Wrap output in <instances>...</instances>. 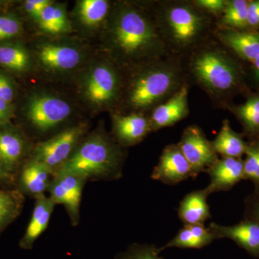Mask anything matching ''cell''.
I'll list each match as a JSON object with an SVG mask.
<instances>
[{
    "instance_id": "cell-1",
    "label": "cell",
    "mask_w": 259,
    "mask_h": 259,
    "mask_svg": "<svg viewBox=\"0 0 259 259\" xmlns=\"http://www.w3.org/2000/svg\"><path fill=\"white\" fill-rule=\"evenodd\" d=\"M111 42L119 56L126 61L158 59L166 49L159 27L145 13L131 7L121 8L115 15Z\"/></svg>"
},
{
    "instance_id": "cell-2",
    "label": "cell",
    "mask_w": 259,
    "mask_h": 259,
    "mask_svg": "<svg viewBox=\"0 0 259 259\" xmlns=\"http://www.w3.org/2000/svg\"><path fill=\"white\" fill-rule=\"evenodd\" d=\"M121 154L118 148L103 136L89 138L76 148L56 173L69 174L85 181L118 177Z\"/></svg>"
},
{
    "instance_id": "cell-3",
    "label": "cell",
    "mask_w": 259,
    "mask_h": 259,
    "mask_svg": "<svg viewBox=\"0 0 259 259\" xmlns=\"http://www.w3.org/2000/svg\"><path fill=\"white\" fill-rule=\"evenodd\" d=\"M180 71L173 63H155L138 75L130 88L128 103L146 110L169 98L180 89Z\"/></svg>"
},
{
    "instance_id": "cell-4",
    "label": "cell",
    "mask_w": 259,
    "mask_h": 259,
    "mask_svg": "<svg viewBox=\"0 0 259 259\" xmlns=\"http://www.w3.org/2000/svg\"><path fill=\"white\" fill-rule=\"evenodd\" d=\"M158 27L166 44L185 49L202 38L208 28V19L195 5L175 3L162 12Z\"/></svg>"
},
{
    "instance_id": "cell-5",
    "label": "cell",
    "mask_w": 259,
    "mask_h": 259,
    "mask_svg": "<svg viewBox=\"0 0 259 259\" xmlns=\"http://www.w3.org/2000/svg\"><path fill=\"white\" fill-rule=\"evenodd\" d=\"M192 69L199 82L212 93H232L243 88L241 66L223 51L207 49L199 53Z\"/></svg>"
},
{
    "instance_id": "cell-6",
    "label": "cell",
    "mask_w": 259,
    "mask_h": 259,
    "mask_svg": "<svg viewBox=\"0 0 259 259\" xmlns=\"http://www.w3.org/2000/svg\"><path fill=\"white\" fill-rule=\"evenodd\" d=\"M84 130L83 126H76L40 143L34 150L32 160L48 167L55 176L72 154Z\"/></svg>"
},
{
    "instance_id": "cell-7",
    "label": "cell",
    "mask_w": 259,
    "mask_h": 259,
    "mask_svg": "<svg viewBox=\"0 0 259 259\" xmlns=\"http://www.w3.org/2000/svg\"><path fill=\"white\" fill-rule=\"evenodd\" d=\"M26 112L32 125L45 132L66 120L71 108L68 102L59 97L37 95L29 100Z\"/></svg>"
},
{
    "instance_id": "cell-8",
    "label": "cell",
    "mask_w": 259,
    "mask_h": 259,
    "mask_svg": "<svg viewBox=\"0 0 259 259\" xmlns=\"http://www.w3.org/2000/svg\"><path fill=\"white\" fill-rule=\"evenodd\" d=\"M177 145L192 167L194 178L218 160L210 141L206 139L202 130L197 126L187 127Z\"/></svg>"
},
{
    "instance_id": "cell-9",
    "label": "cell",
    "mask_w": 259,
    "mask_h": 259,
    "mask_svg": "<svg viewBox=\"0 0 259 259\" xmlns=\"http://www.w3.org/2000/svg\"><path fill=\"white\" fill-rule=\"evenodd\" d=\"M85 181L81 177L59 173L49 186L51 198L56 204L64 205L73 224L79 223L80 204Z\"/></svg>"
},
{
    "instance_id": "cell-10",
    "label": "cell",
    "mask_w": 259,
    "mask_h": 259,
    "mask_svg": "<svg viewBox=\"0 0 259 259\" xmlns=\"http://www.w3.org/2000/svg\"><path fill=\"white\" fill-rule=\"evenodd\" d=\"M194 178L190 163L177 144L166 146L163 150L157 166L151 175L153 180L168 185H175L187 179Z\"/></svg>"
},
{
    "instance_id": "cell-11",
    "label": "cell",
    "mask_w": 259,
    "mask_h": 259,
    "mask_svg": "<svg viewBox=\"0 0 259 259\" xmlns=\"http://www.w3.org/2000/svg\"><path fill=\"white\" fill-rule=\"evenodd\" d=\"M119 90V78L115 70L107 64L96 66L85 84L87 97L93 103L105 105L115 100Z\"/></svg>"
},
{
    "instance_id": "cell-12",
    "label": "cell",
    "mask_w": 259,
    "mask_h": 259,
    "mask_svg": "<svg viewBox=\"0 0 259 259\" xmlns=\"http://www.w3.org/2000/svg\"><path fill=\"white\" fill-rule=\"evenodd\" d=\"M209 230L217 239L228 238L259 259V223L244 219L234 226H226L212 223Z\"/></svg>"
},
{
    "instance_id": "cell-13",
    "label": "cell",
    "mask_w": 259,
    "mask_h": 259,
    "mask_svg": "<svg viewBox=\"0 0 259 259\" xmlns=\"http://www.w3.org/2000/svg\"><path fill=\"white\" fill-rule=\"evenodd\" d=\"M188 88L181 87L166 102L155 107L149 121L152 131L169 127L188 115Z\"/></svg>"
},
{
    "instance_id": "cell-14",
    "label": "cell",
    "mask_w": 259,
    "mask_h": 259,
    "mask_svg": "<svg viewBox=\"0 0 259 259\" xmlns=\"http://www.w3.org/2000/svg\"><path fill=\"white\" fill-rule=\"evenodd\" d=\"M210 177V183L206 187L207 194L228 191L244 180L243 160L234 158H223L206 169Z\"/></svg>"
},
{
    "instance_id": "cell-15",
    "label": "cell",
    "mask_w": 259,
    "mask_h": 259,
    "mask_svg": "<svg viewBox=\"0 0 259 259\" xmlns=\"http://www.w3.org/2000/svg\"><path fill=\"white\" fill-rule=\"evenodd\" d=\"M221 41L237 56L250 64L259 56V32L222 28L218 32Z\"/></svg>"
},
{
    "instance_id": "cell-16",
    "label": "cell",
    "mask_w": 259,
    "mask_h": 259,
    "mask_svg": "<svg viewBox=\"0 0 259 259\" xmlns=\"http://www.w3.org/2000/svg\"><path fill=\"white\" fill-rule=\"evenodd\" d=\"M54 175L40 162L31 160L24 165L19 176V189L22 193L36 198L49 190Z\"/></svg>"
},
{
    "instance_id": "cell-17",
    "label": "cell",
    "mask_w": 259,
    "mask_h": 259,
    "mask_svg": "<svg viewBox=\"0 0 259 259\" xmlns=\"http://www.w3.org/2000/svg\"><path fill=\"white\" fill-rule=\"evenodd\" d=\"M56 204L51 197H47L45 194L35 198L31 219L25 234L20 240V248L25 250L31 249L38 237L47 230Z\"/></svg>"
},
{
    "instance_id": "cell-18",
    "label": "cell",
    "mask_w": 259,
    "mask_h": 259,
    "mask_svg": "<svg viewBox=\"0 0 259 259\" xmlns=\"http://www.w3.org/2000/svg\"><path fill=\"white\" fill-rule=\"evenodd\" d=\"M25 149L26 144L21 134L10 127H0V158L7 171L15 178Z\"/></svg>"
},
{
    "instance_id": "cell-19",
    "label": "cell",
    "mask_w": 259,
    "mask_h": 259,
    "mask_svg": "<svg viewBox=\"0 0 259 259\" xmlns=\"http://www.w3.org/2000/svg\"><path fill=\"white\" fill-rule=\"evenodd\" d=\"M113 120L116 137L125 146L138 144L152 131L149 120L139 114L115 115Z\"/></svg>"
},
{
    "instance_id": "cell-20",
    "label": "cell",
    "mask_w": 259,
    "mask_h": 259,
    "mask_svg": "<svg viewBox=\"0 0 259 259\" xmlns=\"http://www.w3.org/2000/svg\"><path fill=\"white\" fill-rule=\"evenodd\" d=\"M205 189L193 191L181 201L178 215L184 225H204L211 218Z\"/></svg>"
},
{
    "instance_id": "cell-21",
    "label": "cell",
    "mask_w": 259,
    "mask_h": 259,
    "mask_svg": "<svg viewBox=\"0 0 259 259\" xmlns=\"http://www.w3.org/2000/svg\"><path fill=\"white\" fill-rule=\"evenodd\" d=\"M38 57L47 67L61 71L74 69L81 59V53L75 48L55 44L42 46L39 51Z\"/></svg>"
},
{
    "instance_id": "cell-22",
    "label": "cell",
    "mask_w": 259,
    "mask_h": 259,
    "mask_svg": "<svg viewBox=\"0 0 259 259\" xmlns=\"http://www.w3.org/2000/svg\"><path fill=\"white\" fill-rule=\"evenodd\" d=\"M214 240H218L216 236L204 225H184L177 236L158 248V251L161 253L162 250L168 248L201 249Z\"/></svg>"
},
{
    "instance_id": "cell-23",
    "label": "cell",
    "mask_w": 259,
    "mask_h": 259,
    "mask_svg": "<svg viewBox=\"0 0 259 259\" xmlns=\"http://www.w3.org/2000/svg\"><path fill=\"white\" fill-rule=\"evenodd\" d=\"M210 143L215 153L221 154L223 158L241 159L248 147V142L245 141L243 135L233 131L228 120L223 121L221 131Z\"/></svg>"
},
{
    "instance_id": "cell-24",
    "label": "cell",
    "mask_w": 259,
    "mask_h": 259,
    "mask_svg": "<svg viewBox=\"0 0 259 259\" xmlns=\"http://www.w3.org/2000/svg\"><path fill=\"white\" fill-rule=\"evenodd\" d=\"M243 127L244 134L251 140L259 138V92L251 94L242 105L232 107Z\"/></svg>"
},
{
    "instance_id": "cell-25",
    "label": "cell",
    "mask_w": 259,
    "mask_h": 259,
    "mask_svg": "<svg viewBox=\"0 0 259 259\" xmlns=\"http://www.w3.org/2000/svg\"><path fill=\"white\" fill-rule=\"evenodd\" d=\"M23 203V194L18 189L0 190V235L20 215Z\"/></svg>"
},
{
    "instance_id": "cell-26",
    "label": "cell",
    "mask_w": 259,
    "mask_h": 259,
    "mask_svg": "<svg viewBox=\"0 0 259 259\" xmlns=\"http://www.w3.org/2000/svg\"><path fill=\"white\" fill-rule=\"evenodd\" d=\"M248 1L228 0L221 17L223 28L247 30Z\"/></svg>"
},
{
    "instance_id": "cell-27",
    "label": "cell",
    "mask_w": 259,
    "mask_h": 259,
    "mask_svg": "<svg viewBox=\"0 0 259 259\" xmlns=\"http://www.w3.org/2000/svg\"><path fill=\"white\" fill-rule=\"evenodd\" d=\"M37 21L40 28L48 33H63L69 31L70 29L69 20L64 10L57 5L51 4L47 7Z\"/></svg>"
},
{
    "instance_id": "cell-28",
    "label": "cell",
    "mask_w": 259,
    "mask_h": 259,
    "mask_svg": "<svg viewBox=\"0 0 259 259\" xmlns=\"http://www.w3.org/2000/svg\"><path fill=\"white\" fill-rule=\"evenodd\" d=\"M109 9L110 4L106 0H83L80 2L78 13L85 25L94 27L105 20Z\"/></svg>"
},
{
    "instance_id": "cell-29",
    "label": "cell",
    "mask_w": 259,
    "mask_h": 259,
    "mask_svg": "<svg viewBox=\"0 0 259 259\" xmlns=\"http://www.w3.org/2000/svg\"><path fill=\"white\" fill-rule=\"evenodd\" d=\"M30 57L23 47L14 44L0 45V65L7 69L23 71L28 69Z\"/></svg>"
},
{
    "instance_id": "cell-30",
    "label": "cell",
    "mask_w": 259,
    "mask_h": 259,
    "mask_svg": "<svg viewBox=\"0 0 259 259\" xmlns=\"http://www.w3.org/2000/svg\"><path fill=\"white\" fill-rule=\"evenodd\" d=\"M243 160L244 180L251 181L259 187V138L248 142Z\"/></svg>"
},
{
    "instance_id": "cell-31",
    "label": "cell",
    "mask_w": 259,
    "mask_h": 259,
    "mask_svg": "<svg viewBox=\"0 0 259 259\" xmlns=\"http://www.w3.org/2000/svg\"><path fill=\"white\" fill-rule=\"evenodd\" d=\"M154 245H134L117 259H163Z\"/></svg>"
},
{
    "instance_id": "cell-32",
    "label": "cell",
    "mask_w": 259,
    "mask_h": 259,
    "mask_svg": "<svg viewBox=\"0 0 259 259\" xmlns=\"http://www.w3.org/2000/svg\"><path fill=\"white\" fill-rule=\"evenodd\" d=\"M21 30V24L13 15L0 16V40H8L16 36Z\"/></svg>"
},
{
    "instance_id": "cell-33",
    "label": "cell",
    "mask_w": 259,
    "mask_h": 259,
    "mask_svg": "<svg viewBox=\"0 0 259 259\" xmlns=\"http://www.w3.org/2000/svg\"><path fill=\"white\" fill-rule=\"evenodd\" d=\"M244 219L259 223V187L245 199Z\"/></svg>"
},
{
    "instance_id": "cell-34",
    "label": "cell",
    "mask_w": 259,
    "mask_h": 259,
    "mask_svg": "<svg viewBox=\"0 0 259 259\" xmlns=\"http://www.w3.org/2000/svg\"><path fill=\"white\" fill-rule=\"evenodd\" d=\"M194 5L202 11L207 12L214 15H222L226 8L225 0H197Z\"/></svg>"
},
{
    "instance_id": "cell-35",
    "label": "cell",
    "mask_w": 259,
    "mask_h": 259,
    "mask_svg": "<svg viewBox=\"0 0 259 259\" xmlns=\"http://www.w3.org/2000/svg\"><path fill=\"white\" fill-rule=\"evenodd\" d=\"M259 30V0L248 1L247 30L258 32Z\"/></svg>"
},
{
    "instance_id": "cell-36",
    "label": "cell",
    "mask_w": 259,
    "mask_h": 259,
    "mask_svg": "<svg viewBox=\"0 0 259 259\" xmlns=\"http://www.w3.org/2000/svg\"><path fill=\"white\" fill-rule=\"evenodd\" d=\"M51 4L48 0H28L25 3V10L32 18L37 20L44 10Z\"/></svg>"
},
{
    "instance_id": "cell-37",
    "label": "cell",
    "mask_w": 259,
    "mask_h": 259,
    "mask_svg": "<svg viewBox=\"0 0 259 259\" xmlns=\"http://www.w3.org/2000/svg\"><path fill=\"white\" fill-rule=\"evenodd\" d=\"M14 88L8 76L0 73V99L10 103L14 98Z\"/></svg>"
},
{
    "instance_id": "cell-38",
    "label": "cell",
    "mask_w": 259,
    "mask_h": 259,
    "mask_svg": "<svg viewBox=\"0 0 259 259\" xmlns=\"http://www.w3.org/2000/svg\"><path fill=\"white\" fill-rule=\"evenodd\" d=\"M15 180L16 178L7 171L0 158V185H12L15 182Z\"/></svg>"
},
{
    "instance_id": "cell-39",
    "label": "cell",
    "mask_w": 259,
    "mask_h": 259,
    "mask_svg": "<svg viewBox=\"0 0 259 259\" xmlns=\"http://www.w3.org/2000/svg\"><path fill=\"white\" fill-rule=\"evenodd\" d=\"M11 115L10 103L0 99V125H3L9 120Z\"/></svg>"
},
{
    "instance_id": "cell-40",
    "label": "cell",
    "mask_w": 259,
    "mask_h": 259,
    "mask_svg": "<svg viewBox=\"0 0 259 259\" xmlns=\"http://www.w3.org/2000/svg\"><path fill=\"white\" fill-rule=\"evenodd\" d=\"M252 75L253 81L259 89V56L252 63Z\"/></svg>"
}]
</instances>
